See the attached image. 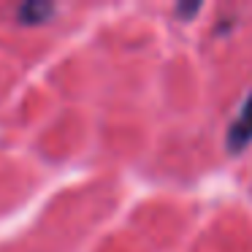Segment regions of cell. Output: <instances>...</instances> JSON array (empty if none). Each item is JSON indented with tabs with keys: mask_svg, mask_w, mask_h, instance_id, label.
<instances>
[{
	"mask_svg": "<svg viewBox=\"0 0 252 252\" xmlns=\"http://www.w3.org/2000/svg\"><path fill=\"white\" fill-rule=\"evenodd\" d=\"M250 144H252V93L247 95L244 106L239 109L236 120L228 127V149L230 152H241Z\"/></svg>",
	"mask_w": 252,
	"mask_h": 252,
	"instance_id": "1",
	"label": "cell"
}]
</instances>
